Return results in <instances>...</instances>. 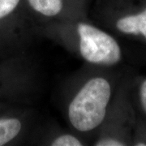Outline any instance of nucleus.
Masks as SVG:
<instances>
[{"mask_svg": "<svg viewBox=\"0 0 146 146\" xmlns=\"http://www.w3.org/2000/svg\"><path fill=\"white\" fill-rule=\"evenodd\" d=\"M110 95V85L104 78L88 81L69 106L68 117L73 127L80 131L98 127L105 119Z\"/></svg>", "mask_w": 146, "mask_h": 146, "instance_id": "nucleus-1", "label": "nucleus"}, {"mask_svg": "<svg viewBox=\"0 0 146 146\" xmlns=\"http://www.w3.org/2000/svg\"><path fill=\"white\" fill-rule=\"evenodd\" d=\"M80 50L88 62L112 66L121 59V49L118 42L106 33L87 24L78 25Z\"/></svg>", "mask_w": 146, "mask_h": 146, "instance_id": "nucleus-2", "label": "nucleus"}, {"mask_svg": "<svg viewBox=\"0 0 146 146\" xmlns=\"http://www.w3.org/2000/svg\"><path fill=\"white\" fill-rule=\"evenodd\" d=\"M116 27L126 34L142 35L146 39V9L136 15H131L119 19Z\"/></svg>", "mask_w": 146, "mask_h": 146, "instance_id": "nucleus-3", "label": "nucleus"}, {"mask_svg": "<svg viewBox=\"0 0 146 146\" xmlns=\"http://www.w3.org/2000/svg\"><path fill=\"white\" fill-rule=\"evenodd\" d=\"M21 130V121L17 119H0V145L12 141Z\"/></svg>", "mask_w": 146, "mask_h": 146, "instance_id": "nucleus-4", "label": "nucleus"}, {"mask_svg": "<svg viewBox=\"0 0 146 146\" xmlns=\"http://www.w3.org/2000/svg\"><path fill=\"white\" fill-rule=\"evenodd\" d=\"M34 10L46 16L58 14L63 8L62 0H28Z\"/></svg>", "mask_w": 146, "mask_h": 146, "instance_id": "nucleus-5", "label": "nucleus"}, {"mask_svg": "<svg viewBox=\"0 0 146 146\" xmlns=\"http://www.w3.org/2000/svg\"><path fill=\"white\" fill-rule=\"evenodd\" d=\"M53 146H80L81 142L72 135H63L56 138L51 144Z\"/></svg>", "mask_w": 146, "mask_h": 146, "instance_id": "nucleus-6", "label": "nucleus"}, {"mask_svg": "<svg viewBox=\"0 0 146 146\" xmlns=\"http://www.w3.org/2000/svg\"><path fill=\"white\" fill-rule=\"evenodd\" d=\"M20 0H0V19L8 16L16 9Z\"/></svg>", "mask_w": 146, "mask_h": 146, "instance_id": "nucleus-7", "label": "nucleus"}, {"mask_svg": "<svg viewBox=\"0 0 146 146\" xmlns=\"http://www.w3.org/2000/svg\"><path fill=\"white\" fill-rule=\"evenodd\" d=\"M96 145L98 146H122L124 145V144H123L121 141H117L115 139H104L99 141Z\"/></svg>", "mask_w": 146, "mask_h": 146, "instance_id": "nucleus-8", "label": "nucleus"}, {"mask_svg": "<svg viewBox=\"0 0 146 146\" xmlns=\"http://www.w3.org/2000/svg\"><path fill=\"white\" fill-rule=\"evenodd\" d=\"M140 98H141L142 107L146 112V80L141 84V89H140Z\"/></svg>", "mask_w": 146, "mask_h": 146, "instance_id": "nucleus-9", "label": "nucleus"}]
</instances>
